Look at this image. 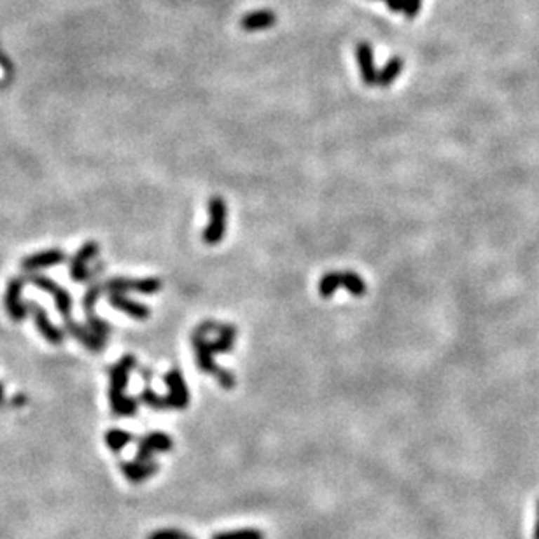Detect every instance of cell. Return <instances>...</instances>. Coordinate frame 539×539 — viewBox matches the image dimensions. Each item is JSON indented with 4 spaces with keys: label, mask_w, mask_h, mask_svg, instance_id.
Here are the masks:
<instances>
[{
    "label": "cell",
    "mask_w": 539,
    "mask_h": 539,
    "mask_svg": "<svg viewBox=\"0 0 539 539\" xmlns=\"http://www.w3.org/2000/svg\"><path fill=\"white\" fill-rule=\"evenodd\" d=\"M140 399L147 404V406H151L152 410H166V408H170L166 396L165 398H163V396H158L151 387H145L144 391H142Z\"/></svg>",
    "instance_id": "obj_24"
},
{
    "label": "cell",
    "mask_w": 539,
    "mask_h": 539,
    "mask_svg": "<svg viewBox=\"0 0 539 539\" xmlns=\"http://www.w3.org/2000/svg\"><path fill=\"white\" fill-rule=\"evenodd\" d=\"M392 11H404V0H387Z\"/></svg>",
    "instance_id": "obj_29"
},
{
    "label": "cell",
    "mask_w": 539,
    "mask_h": 539,
    "mask_svg": "<svg viewBox=\"0 0 539 539\" xmlns=\"http://www.w3.org/2000/svg\"><path fill=\"white\" fill-rule=\"evenodd\" d=\"M97 254H98V244L95 242L84 244V246L77 251L72 263H70V275H72L74 280H77V282H84V280L90 279L91 272L90 268H88V263H90Z\"/></svg>",
    "instance_id": "obj_8"
},
{
    "label": "cell",
    "mask_w": 539,
    "mask_h": 539,
    "mask_svg": "<svg viewBox=\"0 0 539 539\" xmlns=\"http://www.w3.org/2000/svg\"><path fill=\"white\" fill-rule=\"evenodd\" d=\"M109 301H111L112 307H116L118 310L125 312L126 315H130V317L133 319H147L149 317V308L145 307V305L142 303H137V301L130 300V298H126L123 293H111V296H109Z\"/></svg>",
    "instance_id": "obj_14"
},
{
    "label": "cell",
    "mask_w": 539,
    "mask_h": 539,
    "mask_svg": "<svg viewBox=\"0 0 539 539\" xmlns=\"http://www.w3.org/2000/svg\"><path fill=\"white\" fill-rule=\"evenodd\" d=\"M102 291H104V284H93V286L88 287L86 294H84V310H86V317L95 315V305H97Z\"/></svg>",
    "instance_id": "obj_23"
},
{
    "label": "cell",
    "mask_w": 539,
    "mask_h": 539,
    "mask_svg": "<svg viewBox=\"0 0 539 539\" xmlns=\"http://www.w3.org/2000/svg\"><path fill=\"white\" fill-rule=\"evenodd\" d=\"M218 378H219V384H221L225 389H232L233 385H235V377H233L229 371L221 370V373L218 375Z\"/></svg>",
    "instance_id": "obj_27"
},
{
    "label": "cell",
    "mask_w": 539,
    "mask_h": 539,
    "mask_svg": "<svg viewBox=\"0 0 539 539\" xmlns=\"http://www.w3.org/2000/svg\"><path fill=\"white\" fill-rule=\"evenodd\" d=\"M65 261V254L62 251H42V253L32 254V256H27L23 261H21V268L25 272H35V270L41 268H49L55 267V265H60Z\"/></svg>",
    "instance_id": "obj_13"
},
{
    "label": "cell",
    "mask_w": 539,
    "mask_h": 539,
    "mask_svg": "<svg viewBox=\"0 0 539 539\" xmlns=\"http://www.w3.org/2000/svg\"><path fill=\"white\" fill-rule=\"evenodd\" d=\"M215 329V326L212 322H205L201 324L197 331L193 333V349L194 354H197V363H198V370H201L204 373H212V375H219L221 373V368L215 364L214 361V352L211 350V345L205 340V335L208 331Z\"/></svg>",
    "instance_id": "obj_2"
},
{
    "label": "cell",
    "mask_w": 539,
    "mask_h": 539,
    "mask_svg": "<svg viewBox=\"0 0 539 539\" xmlns=\"http://www.w3.org/2000/svg\"><path fill=\"white\" fill-rule=\"evenodd\" d=\"M67 329L70 331V335L76 336V340H79L81 343H83L84 347H88L90 350H100L104 349L105 338H102V336L95 335L91 329L88 328H83V326L76 324L74 321H67Z\"/></svg>",
    "instance_id": "obj_15"
},
{
    "label": "cell",
    "mask_w": 539,
    "mask_h": 539,
    "mask_svg": "<svg viewBox=\"0 0 539 539\" xmlns=\"http://www.w3.org/2000/svg\"><path fill=\"white\" fill-rule=\"evenodd\" d=\"M135 366V357L125 356L118 364L111 368V391H109V398L111 396L125 394V389L128 387V377L130 371Z\"/></svg>",
    "instance_id": "obj_10"
},
{
    "label": "cell",
    "mask_w": 539,
    "mask_h": 539,
    "mask_svg": "<svg viewBox=\"0 0 539 539\" xmlns=\"http://www.w3.org/2000/svg\"><path fill=\"white\" fill-rule=\"evenodd\" d=\"M23 291V279H13L7 284L6 294H4V305L13 321H23L27 317V305L21 300Z\"/></svg>",
    "instance_id": "obj_7"
},
{
    "label": "cell",
    "mask_w": 539,
    "mask_h": 539,
    "mask_svg": "<svg viewBox=\"0 0 539 539\" xmlns=\"http://www.w3.org/2000/svg\"><path fill=\"white\" fill-rule=\"evenodd\" d=\"M111 406L114 410V413L123 415V417H133L137 413L138 401L137 399L130 398V396L119 394V396H111Z\"/></svg>",
    "instance_id": "obj_18"
},
{
    "label": "cell",
    "mask_w": 539,
    "mask_h": 539,
    "mask_svg": "<svg viewBox=\"0 0 539 539\" xmlns=\"http://www.w3.org/2000/svg\"><path fill=\"white\" fill-rule=\"evenodd\" d=\"M28 307L32 308V314H34V319H35V326H37V329L41 331V335L44 336L49 343H53V345H60V343L63 342L62 329L53 326V322L49 321V317L46 315L44 308L39 307L37 303H30Z\"/></svg>",
    "instance_id": "obj_12"
},
{
    "label": "cell",
    "mask_w": 539,
    "mask_h": 539,
    "mask_svg": "<svg viewBox=\"0 0 539 539\" xmlns=\"http://www.w3.org/2000/svg\"><path fill=\"white\" fill-rule=\"evenodd\" d=\"M133 441V436L128 431H123V429H111L105 434V443H107L109 448L112 452H121L126 445Z\"/></svg>",
    "instance_id": "obj_19"
},
{
    "label": "cell",
    "mask_w": 539,
    "mask_h": 539,
    "mask_svg": "<svg viewBox=\"0 0 539 539\" xmlns=\"http://www.w3.org/2000/svg\"><path fill=\"white\" fill-rule=\"evenodd\" d=\"M338 287H343L354 296H363L366 293V284L356 272H329L319 282V293L322 298H329Z\"/></svg>",
    "instance_id": "obj_1"
},
{
    "label": "cell",
    "mask_w": 539,
    "mask_h": 539,
    "mask_svg": "<svg viewBox=\"0 0 539 539\" xmlns=\"http://www.w3.org/2000/svg\"><path fill=\"white\" fill-rule=\"evenodd\" d=\"M273 23H275V14L268 13V11H261V13H254L251 14V16H247L242 25L247 30H254V28L260 30V28L270 27V25Z\"/></svg>",
    "instance_id": "obj_20"
},
{
    "label": "cell",
    "mask_w": 539,
    "mask_h": 539,
    "mask_svg": "<svg viewBox=\"0 0 539 539\" xmlns=\"http://www.w3.org/2000/svg\"><path fill=\"white\" fill-rule=\"evenodd\" d=\"M420 9V0H404V13H406L408 20L415 16Z\"/></svg>",
    "instance_id": "obj_26"
},
{
    "label": "cell",
    "mask_w": 539,
    "mask_h": 539,
    "mask_svg": "<svg viewBox=\"0 0 539 539\" xmlns=\"http://www.w3.org/2000/svg\"><path fill=\"white\" fill-rule=\"evenodd\" d=\"M208 214H211V221H208L207 229L204 232V242L208 246H215L222 240L226 232V204L221 197H215L208 201Z\"/></svg>",
    "instance_id": "obj_3"
},
{
    "label": "cell",
    "mask_w": 539,
    "mask_h": 539,
    "mask_svg": "<svg viewBox=\"0 0 539 539\" xmlns=\"http://www.w3.org/2000/svg\"><path fill=\"white\" fill-rule=\"evenodd\" d=\"M107 289L109 293H128V291H135V293H144V294H152L156 291L161 289V282L156 279H145V280H130V279H112L109 282L104 284V291Z\"/></svg>",
    "instance_id": "obj_6"
},
{
    "label": "cell",
    "mask_w": 539,
    "mask_h": 539,
    "mask_svg": "<svg viewBox=\"0 0 539 539\" xmlns=\"http://www.w3.org/2000/svg\"><path fill=\"white\" fill-rule=\"evenodd\" d=\"M166 385H168V394H166V399H168L170 408H177V410H182L189 404V392H187L186 384H184V378L180 375L179 370H172L168 375L165 377Z\"/></svg>",
    "instance_id": "obj_9"
},
{
    "label": "cell",
    "mask_w": 539,
    "mask_h": 539,
    "mask_svg": "<svg viewBox=\"0 0 539 539\" xmlns=\"http://www.w3.org/2000/svg\"><path fill=\"white\" fill-rule=\"evenodd\" d=\"M184 539H194V538H191L189 534H186V536H184Z\"/></svg>",
    "instance_id": "obj_32"
},
{
    "label": "cell",
    "mask_w": 539,
    "mask_h": 539,
    "mask_svg": "<svg viewBox=\"0 0 539 539\" xmlns=\"http://www.w3.org/2000/svg\"><path fill=\"white\" fill-rule=\"evenodd\" d=\"M32 284H34L35 287H39V289L46 291V293L51 294L53 298H55V305L56 308H58V312L62 314V317L67 321H70V312H72V298H70L69 291L63 289V287H60L58 284L55 282V280L51 279H46V277H32Z\"/></svg>",
    "instance_id": "obj_4"
},
{
    "label": "cell",
    "mask_w": 539,
    "mask_h": 539,
    "mask_svg": "<svg viewBox=\"0 0 539 539\" xmlns=\"http://www.w3.org/2000/svg\"><path fill=\"white\" fill-rule=\"evenodd\" d=\"M533 539H539V499L536 501V513H534V527H533Z\"/></svg>",
    "instance_id": "obj_28"
},
{
    "label": "cell",
    "mask_w": 539,
    "mask_h": 539,
    "mask_svg": "<svg viewBox=\"0 0 539 539\" xmlns=\"http://www.w3.org/2000/svg\"><path fill=\"white\" fill-rule=\"evenodd\" d=\"M237 338V329L233 326H219L218 328V340L211 342L212 352H228L232 350V347L235 345Z\"/></svg>",
    "instance_id": "obj_17"
},
{
    "label": "cell",
    "mask_w": 539,
    "mask_h": 539,
    "mask_svg": "<svg viewBox=\"0 0 539 539\" xmlns=\"http://www.w3.org/2000/svg\"><path fill=\"white\" fill-rule=\"evenodd\" d=\"M2 399H4V385L0 384V401H2Z\"/></svg>",
    "instance_id": "obj_31"
},
{
    "label": "cell",
    "mask_w": 539,
    "mask_h": 539,
    "mask_svg": "<svg viewBox=\"0 0 539 539\" xmlns=\"http://www.w3.org/2000/svg\"><path fill=\"white\" fill-rule=\"evenodd\" d=\"M0 65H2V67H6V69H11L9 62H7V58H6V56H2V55H0Z\"/></svg>",
    "instance_id": "obj_30"
},
{
    "label": "cell",
    "mask_w": 539,
    "mask_h": 539,
    "mask_svg": "<svg viewBox=\"0 0 539 539\" xmlns=\"http://www.w3.org/2000/svg\"><path fill=\"white\" fill-rule=\"evenodd\" d=\"M121 471L126 477V480L132 481V484H142L147 478H151L152 474H156L159 471V464L152 463V460H125L121 463Z\"/></svg>",
    "instance_id": "obj_11"
},
{
    "label": "cell",
    "mask_w": 539,
    "mask_h": 539,
    "mask_svg": "<svg viewBox=\"0 0 539 539\" xmlns=\"http://www.w3.org/2000/svg\"><path fill=\"white\" fill-rule=\"evenodd\" d=\"M401 69H403L401 58H392L391 62L387 63V67L384 69V72L377 77V83L380 84V86H389V84L399 76Z\"/></svg>",
    "instance_id": "obj_22"
},
{
    "label": "cell",
    "mask_w": 539,
    "mask_h": 539,
    "mask_svg": "<svg viewBox=\"0 0 539 539\" xmlns=\"http://www.w3.org/2000/svg\"><path fill=\"white\" fill-rule=\"evenodd\" d=\"M186 534L179 529H158L149 534L147 539H184Z\"/></svg>",
    "instance_id": "obj_25"
},
{
    "label": "cell",
    "mask_w": 539,
    "mask_h": 539,
    "mask_svg": "<svg viewBox=\"0 0 539 539\" xmlns=\"http://www.w3.org/2000/svg\"><path fill=\"white\" fill-rule=\"evenodd\" d=\"M211 539H265V534L260 529H235L214 534Z\"/></svg>",
    "instance_id": "obj_21"
},
{
    "label": "cell",
    "mask_w": 539,
    "mask_h": 539,
    "mask_svg": "<svg viewBox=\"0 0 539 539\" xmlns=\"http://www.w3.org/2000/svg\"><path fill=\"white\" fill-rule=\"evenodd\" d=\"M173 448V441L168 434L165 432H151V434L144 436L138 439L137 443V460H151V457L156 452H170Z\"/></svg>",
    "instance_id": "obj_5"
},
{
    "label": "cell",
    "mask_w": 539,
    "mask_h": 539,
    "mask_svg": "<svg viewBox=\"0 0 539 539\" xmlns=\"http://www.w3.org/2000/svg\"><path fill=\"white\" fill-rule=\"evenodd\" d=\"M357 56H359V67L361 74H363V81L366 84H375L377 83L378 74L375 72L373 67V56H371V48L366 44H361L357 48Z\"/></svg>",
    "instance_id": "obj_16"
}]
</instances>
